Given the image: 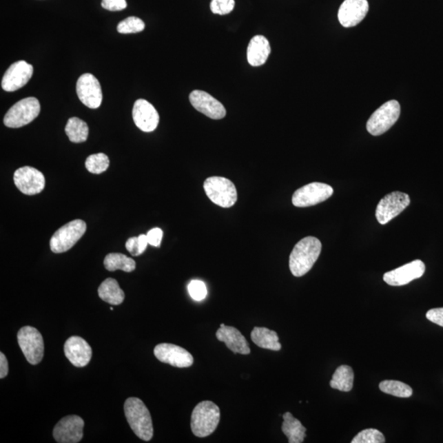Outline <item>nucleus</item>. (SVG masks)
Segmentation results:
<instances>
[{
	"instance_id": "obj_24",
	"label": "nucleus",
	"mask_w": 443,
	"mask_h": 443,
	"mask_svg": "<svg viewBox=\"0 0 443 443\" xmlns=\"http://www.w3.org/2000/svg\"><path fill=\"white\" fill-rule=\"evenodd\" d=\"M282 418V431L288 438V442L302 443L307 436V429L290 412H286Z\"/></svg>"
},
{
	"instance_id": "obj_3",
	"label": "nucleus",
	"mask_w": 443,
	"mask_h": 443,
	"mask_svg": "<svg viewBox=\"0 0 443 443\" xmlns=\"http://www.w3.org/2000/svg\"><path fill=\"white\" fill-rule=\"evenodd\" d=\"M220 410L216 404L210 401L201 402L192 414L191 428L198 437H205L216 430L220 421Z\"/></svg>"
},
{
	"instance_id": "obj_26",
	"label": "nucleus",
	"mask_w": 443,
	"mask_h": 443,
	"mask_svg": "<svg viewBox=\"0 0 443 443\" xmlns=\"http://www.w3.org/2000/svg\"><path fill=\"white\" fill-rule=\"evenodd\" d=\"M354 378L353 369L348 365H341L333 373L331 388L348 393L353 388Z\"/></svg>"
},
{
	"instance_id": "obj_39",
	"label": "nucleus",
	"mask_w": 443,
	"mask_h": 443,
	"mask_svg": "<svg viewBox=\"0 0 443 443\" xmlns=\"http://www.w3.org/2000/svg\"><path fill=\"white\" fill-rule=\"evenodd\" d=\"M8 373V363L6 355L0 353V378H3Z\"/></svg>"
},
{
	"instance_id": "obj_13",
	"label": "nucleus",
	"mask_w": 443,
	"mask_h": 443,
	"mask_svg": "<svg viewBox=\"0 0 443 443\" xmlns=\"http://www.w3.org/2000/svg\"><path fill=\"white\" fill-rule=\"evenodd\" d=\"M154 354L162 363L178 368L192 367L194 358L187 350L174 344L161 343L154 347Z\"/></svg>"
},
{
	"instance_id": "obj_19",
	"label": "nucleus",
	"mask_w": 443,
	"mask_h": 443,
	"mask_svg": "<svg viewBox=\"0 0 443 443\" xmlns=\"http://www.w3.org/2000/svg\"><path fill=\"white\" fill-rule=\"evenodd\" d=\"M132 118L136 127L145 132L156 130L160 123V115L156 107L143 99L135 102L132 110Z\"/></svg>"
},
{
	"instance_id": "obj_38",
	"label": "nucleus",
	"mask_w": 443,
	"mask_h": 443,
	"mask_svg": "<svg viewBox=\"0 0 443 443\" xmlns=\"http://www.w3.org/2000/svg\"><path fill=\"white\" fill-rule=\"evenodd\" d=\"M426 317L429 321L437 325L443 327V308H435L430 309L426 313Z\"/></svg>"
},
{
	"instance_id": "obj_2",
	"label": "nucleus",
	"mask_w": 443,
	"mask_h": 443,
	"mask_svg": "<svg viewBox=\"0 0 443 443\" xmlns=\"http://www.w3.org/2000/svg\"><path fill=\"white\" fill-rule=\"evenodd\" d=\"M125 415L132 431L141 440L149 442L154 435L152 415L141 399L130 398L124 404Z\"/></svg>"
},
{
	"instance_id": "obj_20",
	"label": "nucleus",
	"mask_w": 443,
	"mask_h": 443,
	"mask_svg": "<svg viewBox=\"0 0 443 443\" xmlns=\"http://www.w3.org/2000/svg\"><path fill=\"white\" fill-rule=\"evenodd\" d=\"M64 354L76 367H87L92 357V349L83 338L73 336L64 344Z\"/></svg>"
},
{
	"instance_id": "obj_36",
	"label": "nucleus",
	"mask_w": 443,
	"mask_h": 443,
	"mask_svg": "<svg viewBox=\"0 0 443 443\" xmlns=\"http://www.w3.org/2000/svg\"><path fill=\"white\" fill-rule=\"evenodd\" d=\"M101 6L109 11H121L127 8L126 0H102Z\"/></svg>"
},
{
	"instance_id": "obj_9",
	"label": "nucleus",
	"mask_w": 443,
	"mask_h": 443,
	"mask_svg": "<svg viewBox=\"0 0 443 443\" xmlns=\"http://www.w3.org/2000/svg\"><path fill=\"white\" fill-rule=\"evenodd\" d=\"M333 194V189L329 185L312 183L295 192L292 196V204L296 207H309L328 200Z\"/></svg>"
},
{
	"instance_id": "obj_37",
	"label": "nucleus",
	"mask_w": 443,
	"mask_h": 443,
	"mask_svg": "<svg viewBox=\"0 0 443 443\" xmlns=\"http://www.w3.org/2000/svg\"><path fill=\"white\" fill-rule=\"evenodd\" d=\"M147 235L148 243L150 246L160 247L163 239V232L158 227L150 230Z\"/></svg>"
},
{
	"instance_id": "obj_33",
	"label": "nucleus",
	"mask_w": 443,
	"mask_h": 443,
	"mask_svg": "<svg viewBox=\"0 0 443 443\" xmlns=\"http://www.w3.org/2000/svg\"><path fill=\"white\" fill-rule=\"evenodd\" d=\"M148 238L147 235L141 234L139 236L129 238L127 240L126 248L133 256H138L143 254L147 247Z\"/></svg>"
},
{
	"instance_id": "obj_6",
	"label": "nucleus",
	"mask_w": 443,
	"mask_h": 443,
	"mask_svg": "<svg viewBox=\"0 0 443 443\" xmlns=\"http://www.w3.org/2000/svg\"><path fill=\"white\" fill-rule=\"evenodd\" d=\"M87 231V223L81 219L71 221L60 227L50 239V248L55 254L70 251L83 238Z\"/></svg>"
},
{
	"instance_id": "obj_25",
	"label": "nucleus",
	"mask_w": 443,
	"mask_h": 443,
	"mask_svg": "<svg viewBox=\"0 0 443 443\" xmlns=\"http://www.w3.org/2000/svg\"><path fill=\"white\" fill-rule=\"evenodd\" d=\"M100 298L110 305H119L123 302L124 291L114 278H107L101 284L98 289Z\"/></svg>"
},
{
	"instance_id": "obj_18",
	"label": "nucleus",
	"mask_w": 443,
	"mask_h": 443,
	"mask_svg": "<svg viewBox=\"0 0 443 443\" xmlns=\"http://www.w3.org/2000/svg\"><path fill=\"white\" fill-rule=\"evenodd\" d=\"M368 12L367 0H345L339 8L338 20L344 28H353L364 19Z\"/></svg>"
},
{
	"instance_id": "obj_34",
	"label": "nucleus",
	"mask_w": 443,
	"mask_h": 443,
	"mask_svg": "<svg viewBox=\"0 0 443 443\" xmlns=\"http://www.w3.org/2000/svg\"><path fill=\"white\" fill-rule=\"evenodd\" d=\"M234 0H212V3H210V10L214 14H229L234 10Z\"/></svg>"
},
{
	"instance_id": "obj_31",
	"label": "nucleus",
	"mask_w": 443,
	"mask_h": 443,
	"mask_svg": "<svg viewBox=\"0 0 443 443\" xmlns=\"http://www.w3.org/2000/svg\"><path fill=\"white\" fill-rule=\"evenodd\" d=\"M384 434L375 429H364L352 440V443H384Z\"/></svg>"
},
{
	"instance_id": "obj_22",
	"label": "nucleus",
	"mask_w": 443,
	"mask_h": 443,
	"mask_svg": "<svg viewBox=\"0 0 443 443\" xmlns=\"http://www.w3.org/2000/svg\"><path fill=\"white\" fill-rule=\"evenodd\" d=\"M271 53L269 42L264 36L254 37L247 48L248 63L253 67L263 65Z\"/></svg>"
},
{
	"instance_id": "obj_30",
	"label": "nucleus",
	"mask_w": 443,
	"mask_h": 443,
	"mask_svg": "<svg viewBox=\"0 0 443 443\" xmlns=\"http://www.w3.org/2000/svg\"><path fill=\"white\" fill-rule=\"evenodd\" d=\"M109 166V157L103 153L92 154L85 161V167H87L90 173L94 174L104 173Z\"/></svg>"
},
{
	"instance_id": "obj_12",
	"label": "nucleus",
	"mask_w": 443,
	"mask_h": 443,
	"mask_svg": "<svg viewBox=\"0 0 443 443\" xmlns=\"http://www.w3.org/2000/svg\"><path fill=\"white\" fill-rule=\"evenodd\" d=\"M79 100L90 109H98L101 105L103 94L100 81L90 73L81 75L76 83Z\"/></svg>"
},
{
	"instance_id": "obj_1",
	"label": "nucleus",
	"mask_w": 443,
	"mask_h": 443,
	"mask_svg": "<svg viewBox=\"0 0 443 443\" xmlns=\"http://www.w3.org/2000/svg\"><path fill=\"white\" fill-rule=\"evenodd\" d=\"M322 244L319 239L307 236L296 245L290 255L289 268L295 277H302L313 268L320 257Z\"/></svg>"
},
{
	"instance_id": "obj_14",
	"label": "nucleus",
	"mask_w": 443,
	"mask_h": 443,
	"mask_svg": "<svg viewBox=\"0 0 443 443\" xmlns=\"http://www.w3.org/2000/svg\"><path fill=\"white\" fill-rule=\"evenodd\" d=\"M84 420L77 415L64 417L55 425L53 435L59 443H77L83 437Z\"/></svg>"
},
{
	"instance_id": "obj_11",
	"label": "nucleus",
	"mask_w": 443,
	"mask_h": 443,
	"mask_svg": "<svg viewBox=\"0 0 443 443\" xmlns=\"http://www.w3.org/2000/svg\"><path fill=\"white\" fill-rule=\"evenodd\" d=\"M16 187L28 196L39 194L45 186V176L32 167L25 166L17 169L14 176Z\"/></svg>"
},
{
	"instance_id": "obj_32",
	"label": "nucleus",
	"mask_w": 443,
	"mask_h": 443,
	"mask_svg": "<svg viewBox=\"0 0 443 443\" xmlns=\"http://www.w3.org/2000/svg\"><path fill=\"white\" fill-rule=\"evenodd\" d=\"M145 29L144 21L136 17H129L118 25V32L121 34L138 33Z\"/></svg>"
},
{
	"instance_id": "obj_35",
	"label": "nucleus",
	"mask_w": 443,
	"mask_h": 443,
	"mask_svg": "<svg viewBox=\"0 0 443 443\" xmlns=\"http://www.w3.org/2000/svg\"><path fill=\"white\" fill-rule=\"evenodd\" d=\"M189 294L192 296V299L196 302L203 300L206 296H207V288L205 284L200 280H193L188 285Z\"/></svg>"
},
{
	"instance_id": "obj_16",
	"label": "nucleus",
	"mask_w": 443,
	"mask_h": 443,
	"mask_svg": "<svg viewBox=\"0 0 443 443\" xmlns=\"http://www.w3.org/2000/svg\"><path fill=\"white\" fill-rule=\"evenodd\" d=\"M33 67L25 61H18L12 63L4 73L2 80V88L6 92H12L23 87L32 79Z\"/></svg>"
},
{
	"instance_id": "obj_4",
	"label": "nucleus",
	"mask_w": 443,
	"mask_h": 443,
	"mask_svg": "<svg viewBox=\"0 0 443 443\" xmlns=\"http://www.w3.org/2000/svg\"><path fill=\"white\" fill-rule=\"evenodd\" d=\"M204 190L213 203L223 208H230L238 200L235 185L225 178L212 177L206 179Z\"/></svg>"
},
{
	"instance_id": "obj_29",
	"label": "nucleus",
	"mask_w": 443,
	"mask_h": 443,
	"mask_svg": "<svg viewBox=\"0 0 443 443\" xmlns=\"http://www.w3.org/2000/svg\"><path fill=\"white\" fill-rule=\"evenodd\" d=\"M380 389L382 393L398 398H408L411 397L413 394V390L411 387L400 381H382L380 382Z\"/></svg>"
},
{
	"instance_id": "obj_7",
	"label": "nucleus",
	"mask_w": 443,
	"mask_h": 443,
	"mask_svg": "<svg viewBox=\"0 0 443 443\" xmlns=\"http://www.w3.org/2000/svg\"><path fill=\"white\" fill-rule=\"evenodd\" d=\"M401 114V106L397 101H390L374 112L368 120L367 131L373 136H380L397 123Z\"/></svg>"
},
{
	"instance_id": "obj_21",
	"label": "nucleus",
	"mask_w": 443,
	"mask_h": 443,
	"mask_svg": "<svg viewBox=\"0 0 443 443\" xmlns=\"http://www.w3.org/2000/svg\"><path fill=\"white\" fill-rule=\"evenodd\" d=\"M216 338L219 342H225L227 348L234 353L242 355L251 353L246 338L234 327L226 325L220 327L216 332Z\"/></svg>"
},
{
	"instance_id": "obj_10",
	"label": "nucleus",
	"mask_w": 443,
	"mask_h": 443,
	"mask_svg": "<svg viewBox=\"0 0 443 443\" xmlns=\"http://www.w3.org/2000/svg\"><path fill=\"white\" fill-rule=\"evenodd\" d=\"M411 204L410 196L406 193L393 192L386 195L378 204L376 218L382 225H387L391 219L398 216Z\"/></svg>"
},
{
	"instance_id": "obj_17",
	"label": "nucleus",
	"mask_w": 443,
	"mask_h": 443,
	"mask_svg": "<svg viewBox=\"0 0 443 443\" xmlns=\"http://www.w3.org/2000/svg\"><path fill=\"white\" fill-rule=\"evenodd\" d=\"M189 100L197 111L210 119L218 120L226 116L225 107L221 104V102L203 90H194L190 94Z\"/></svg>"
},
{
	"instance_id": "obj_15",
	"label": "nucleus",
	"mask_w": 443,
	"mask_h": 443,
	"mask_svg": "<svg viewBox=\"0 0 443 443\" xmlns=\"http://www.w3.org/2000/svg\"><path fill=\"white\" fill-rule=\"evenodd\" d=\"M424 272L425 265L422 261L416 260L386 273L384 275V280L390 286H404L422 277Z\"/></svg>"
},
{
	"instance_id": "obj_28",
	"label": "nucleus",
	"mask_w": 443,
	"mask_h": 443,
	"mask_svg": "<svg viewBox=\"0 0 443 443\" xmlns=\"http://www.w3.org/2000/svg\"><path fill=\"white\" fill-rule=\"evenodd\" d=\"M66 134L73 143H83L88 138L87 124L79 118H71L65 127Z\"/></svg>"
},
{
	"instance_id": "obj_27",
	"label": "nucleus",
	"mask_w": 443,
	"mask_h": 443,
	"mask_svg": "<svg viewBox=\"0 0 443 443\" xmlns=\"http://www.w3.org/2000/svg\"><path fill=\"white\" fill-rule=\"evenodd\" d=\"M104 265L107 270L114 272L116 270H123L131 273L136 269V262L123 254L111 253L105 258Z\"/></svg>"
},
{
	"instance_id": "obj_5",
	"label": "nucleus",
	"mask_w": 443,
	"mask_h": 443,
	"mask_svg": "<svg viewBox=\"0 0 443 443\" xmlns=\"http://www.w3.org/2000/svg\"><path fill=\"white\" fill-rule=\"evenodd\" d=\"M41 112L40 102L35 97L23 99L11 107L3 119L4 125L10 128H19L32 123Z\"/></svg>"
},
{
	"instance_id": "obj_23",
	"label": "nucleus",
	"mask_w": 443,
	"mask_h": 443,
	"mask_svg": "<svg viewBox=\"0 0 443 443\" xmlns=\"http://www.w3.org/2000/svg\"><path fill=\"white\" fill-rule=\"evenodd\" d=\"M251 337L252 342L263 349L275 351L282 349L278 335L275 331L262 328V327H255L252 330Z\"/></svg>"
},
{
	"instance_id": "obj_8",
	"label": "nucleus",
	"mask_w": 443,
	"mask_h": 443,
	"mask_svg": "<svg viewBox=\"0 0 443 443\" xmlns=\"http://www.w3.org/2000/svg\"><path fill=\"white\" fill-rule=\"evenodd\" d=\"M19 345L29 364H38L44 357V340L39 331L31 326L21 328L18 333Z\"/></svg>"
}]
</instances>
